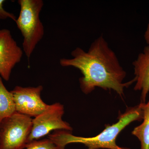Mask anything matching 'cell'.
I'll list each match as a JSON object with an SVG mask.
<instances>
[{"label":"cell","mask_w":149,"mask_h":149,"mask_svg":"<svg viewBox=\"0 0 149 149\" xmlns=\"http://www.w3.org/2000/svg\"><path fill=\"white\" fill-rule=\"evenodd\" d=\"M64 113V107L60 103L48 105L42 113L32 119V130L27 144L39 140L52 130H64L71 132L72 127L68 123L63 120Z\"/></svg>","instance_id":"obj_5"},{"label":"cell","mask_w":149,"mask_h":149,"mask_svg":"<svg viewBox=\"0 0 149 149\" xmlns=\"http://www.w3.org/2000/svg\"><path fill=\"white\" fill-rule=\"evenodd\" d=\"M18 3L20 13L15 22L23 37V52L29 58L44 37V27L40 17L44 2L42 0H19Z\"/></svg>","instance_id":"obj_3"},{"label":"cell","mask_w":149,"mask_h":149,"mask_svg":"<svg viewBox=\"0 0 149 149\" xmlns=\"http://www.w3.org/2000/svg\"><path fill=\"white\" fill-rule=\"evenodd\" d=\"M25 149H61L51 139L37 140L27 144Z\"/></svg>","instance_id":"obj_11"},{"label":"cell","mask_w":149,"mask_h":149,"mask_svg":"<svg viewBox=\"0 0 149 149\" xmlns=\"http://www.w3.org/2000/svg\"><path fill=\"white\" fill-rule=\"evenodd\" d=\"M133 65L136 80L134 90L141 91V102L146 103L149 93V45L139 54Z\"/></svg>","instance_id":"obj_8"},{"label":"cell","mask_w":149,"mask_h":149,"mask_svg":"<svg viewBox=\"0 0 149 149\" xmlns=\"http://www.w3.org/2000/svg\"><path fill=\"white\" fill-rule=\"evenodd\" d=\"M143 121L135 128L132 134L139 139L141 149H149V99L146 103H142Z\"/></svg>","instance_id":"obj_9"},{"label":"cell","mask_w":149,"mask_h":149,"mask_svg":"<svg viewBox=\"0 0 149 149\" xmlns=\"http://www.w3.org/2000/svg\"><path fill=\"white\" fill-rule=\"evenodd\" d=\"M43 87H22L17 86L11 93L13 96L16 111L29 117H35L42 113L48 104L41 97Z\"/></svg>","instance_id":"obj_6"},{"label":"cell","mask_w":149,"mask_h":149,"mask_svg":"<svg viewBox=\"0 0 149 149\" xmlns=\"http://www.w3.org/2000/svg\"><path fill=\"white\" fill-rule=\"evenodd\" d=\"M23 51L19 47L8 29H0V76L6 81L12 70L21 61Z\"/></svg>","instance_id":"obj_7"},{"label":"cell","mask_w":149,"mask_h":149,"mask_svg":"<svg viewBox=\"0 0 149 149\" xmlns=\"http://www.w3.org/2000/svg\"><path fill=\"white\" fill-rule=\"evenodd\" d=\"M142 103L129 108L120 115L117 122L111 125H107L102 131L95 136L89 138L74 136L70 131L57 130L48 136L62 149H65L66 145L77 143L84 144L86 149H130L119 146L116 140L119 133L131 123L143 120Z\"/></svg>","instance_id":"obj_2"},{"label":"cell","mask_w":149,"mask_h":149,"mask_svg":"<svg viewBox=\"0 0 149 149\" xmlns=\"http://www.w3.org/2000/svg\"><path fill=\"white\" fill-rule=\"evenodd\" d=\"M5 1L0 0V19H5L10 18L15 22L16 20V17L13 14L5 10L3 6Z\"/></svg>","instance_id":"obj_12"},{"label":"cell","mask_w":149,"mask_h":149,"mask_svg":"<svg viewBox=\"0 0 149 149\" xmlns=\"http://www.w3.org/2000/svg\"><path fill=\"white\" fill-rule=\"evenodd\" d=\"M144 39L148 45H149V21L144 34Z\"/></svg>","instance_id":"obj_13"},{"label":"cell","mask_w":149,"mask_h":149,"mask_svg":"<svg viewBox=\"0 0 149 149\" xmlns=\"http://www.w3.org/2000/svg\"><path fill=\"white\" fill-rule=\"evenodd\" d=\"M71 55V58L61 59L60 64L80 70L83 74L79 78L80 88L85 95L100 88L106 91L112 90L122 97L125 88L136 82L134 78L124 82L126 71L103 35L94 40L88 51L77 47Z\"/></svg>","instance_id":"obj_1"},{"label":"cell","mask_w":149,"mask_h":149,"mask_svg":"<svg viewBox=\"0 0 149 149\" xmlns=\"http://www.w3.org/2000/svg\"><path fill=\"white\" fill-rule=\"evenodd\" d=\"M16 111L15 104L11 92L8 91L0 76V124L4 119Z\"/></svg>","instance_id":"obj_10"},{"label":"cell","mask_w":149,"mask_h":149,"mask_svg":"<svg viewBox=\"0 0 149 149\" xmlns=\"http://www.w3.org/2000/svg\"><path fill=\"white\" fill-rule=\"evenodd\" d=\"M31 117L15 112L0 124V149H23L32 130Z\"/></svg>","instance_id":"obj_4"}]
</instances>
